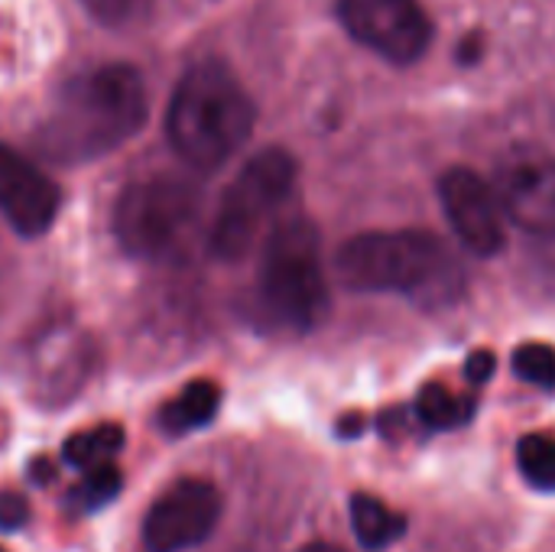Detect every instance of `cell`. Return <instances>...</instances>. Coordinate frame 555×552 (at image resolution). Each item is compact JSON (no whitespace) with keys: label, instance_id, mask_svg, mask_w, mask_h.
<instances>
[{"label":"cell","instance_id":"6da1fadb","mask_svg":"<svg viewBox=\"0 0 555 552\" xmlns=\"http://www.w3.org/2000/svg\"><path fill=\"white\" fill-rule=\"evenodd\" d=\"M146 114L143 75L127 62L101 65L59 91L36 130V150L55 163H88L127 143L146 124Z\"/></svg>","mask_w":555,"mask_h":552},{"label":"cell","instance_id":"7a4b0ae2","mask_svg":"<svg viewBox=\"0 0 555 552\" xmlns=\"http://www.w3.org/2000/svg\"><path fill=\"white\" fill-rule=\"evenodd\" d=\"M257 107L237 75L218 62H195L176 85L166 111V137L179 159L198 172L221 169L250 137Z\"/></svg>","mask_w":555,"mask_h":552},{"label":"cell","instance_id":"3957f363","mask_svg":"<svg viewBox=\"0 0 555 552\" xmlns=\"http://www.w3.org/2000/svg\"><path fill=\"white\" fill-rule=\"evenodd\" d=\"M257 293L263 312L289 332H312L328 312V283L319 254V228L309 218L273 224L263 244Z\"/></svg>","mask_w":555,"mask_h":552},{"label":"cell","instance_id":"277c9868","mask_svg":"<svg viewBox=\"0 0 555 552\" xmlns=\"http://www.w3.org/2000/svg\"><path fill=\"white\" fill-rule=\"evenodd\" d=\"M296 185V159L283 146H267L250 156L234 182L224 189L208 247L218 260L234 264L254 251L263 228L276 215V208L289 198Z\"/></svg>","mask_w":555,"mask_h":552},{"label":"cell","instance_id":"5b68a950","mask_svg":"<svg viewBox=\"0 0 555 552\" xmlns=\"http://www.w3.org/2000/svg\"><path fill=\"white\" fill-rule=\"evenodd\" d=\"M446 264V247L429 231H364L338 247L335 273L354 293H416Z\"/></svg>","mask_w":555,"mask_h":552},{"label":"cell","instance_id":"8992f818","mask_svg":"<svg viewBox=\"0 0 555 552\" xmlns=\"http://www.w3.org/2000/svg\"><path fill=\"white\" fill-rule=\"evenodd\" d=\"M202 208V192L192 179L159 172L124 185L114 205V238L124 254L156 260L179 247Z\"/></svg>","mask_w":555,"mask_h":552},{"label":"cell","instance_id":"52a82bcc","mask_svg":"<svg viewBox=\"0 0 555 552\" xmlns=\"http://www.w3.org/2000/svg\"><path fill=\"white\" fill-rule=\"evenodd\" d=\"M504 215L527 234L555 238V156L540 143H514L494 166Z\"/></svg>","mask_w":555,"mask_h":552},{"label":"cell","instance_id":"ba28073f","mask_svg":"<svg viewBox=\"0 0 555 552\" xmlns=\"http://www.w3.org/2000/svg\"><path fill=\"white\" fill-rule=\"evenodd\" d=\"M345 29L377 55L410 65L426 55L433 23L416 0H338Z\"/></svg>","mask_w":555,"mask_h":552},{"label":"cell","instance_id":"9c48e42d","mask_svg":"<svg viewBox=\"0 0 555 552\" xmlns=\"http://www.w3.org/2000/svg\"><path fill=\"white\" fill-rule=\"evenodd\" d=\"M221 491L205 478H182L166 488L143 517L150 552H185L211 537L221 521Z\"/></svg>","mask_w":555,"mask_h":552},{"label":"cell","instance_id":"30bf717a","mask_svg":"<svg viewBox=\"0 0 555 552\" xmlns=\"http://www.w3.org/2000/svg\"><path fill=\"white\" fill-rule=\"evenodd\" d=\"M439 202L442 211L459 234V241L478 254V257H494L507 238H504V208L498 202V192L491 182H485L478 172L465 166H452L439 179Z\"/></svg>","mask_w":555,"mask_h":552},{"label":"cell","instance_id":"8fae6325","mask_svg":"<svg viewBox=\"0 0 555 552\" xmlns=\"http://www.w3.org/2000/svg\"><path fill=\"white\" fill-rule=\"evenodd\" d=\"M55 182L23 153L0 143V211L10 228L23 238H39L59 215Z\"/></svg>","mask_w":555,"mask_h":552},{"label":"cell","instance_id":"7c38bea8","mask_svg":"<svg viewBox=\"0 0 555 552\" xmlns=\"http://www.w3.org/2000/svg\"><path fill=\"white\" fill-rule=\"evenodd\" d=\"M218 407H221V387L215 381H192L159 410L156 423L169 436H185L192 429L208 426Z\"/></svg>","mask_w":555,"mask_h":552},{"label":"cell","instance_id":"4fadbf2b","mask_svg":"<svg viewBox=\"0 0 555 552\" xmlns=\"http://www.w3.org/2000/svg\"><path fill=\"white\" fill-rule=\"evenodd\" d=\"M351 527L361 547L367 550H384L397 540H403L406 534V517L390 511L380 498L358 491L351 498Z\"/></svg>","mask_w":555,"mask_h":552},{"label":"cell","instance_id":"5bb4252c","mask_svg":"<svg viewBox=\"0 0 555 552\" xmlns=\"http://www.w3.org/2000/svg\"><path fill=\"white\" fill-rule=\"evenodd\" d=\"M413 413L433 433H439V429H459V426H465L475 416V400L465 397V394L449 390L446 384H426L420 390L416 403H413Z\"/></svg>","mask_w":555,"mask_h":552},{"label":"cell","instance_id":"9a60e30c","mask_svg":"<svg viewBox=\"0 0 555 552\" xmlns=\"http://www.w3.org/2000/svg\"><path fill=\"white\" fill-rule=\"evenodd\" d=\"M127 436H124V426L117 423H98L91 429H81L75 436L65 439L62 446V462L85 472V468H94L101 462H111L120 449H124Z\"/></svg>","mask_w":555,"mask_h":552},{"label":"cell","instance_id":"2e32d148","mask_svg":"<svg viewBox=\"0 0 555 552\" xmlns=\"http://www.w3.org/2000/svg\"><path fill=\"white\" fill-rule=\"evenodd\" d=\"M124 488V475L114 462H101L94 468L81 472V482L65 495V508L72 514H94L101 508H107Z\"/></svg>","mask_w":555,"mask_h":552},{"label":"cell","instance_id":"e0dca14e","mask_svg":"<svg viewBox=\"0 0 555 552\" xmlns=\"http://www.w3.org/2000/svg\"><path fill=\"white\" fill-rule=\"evenodd\" d=\"M517 465L530 488L555 491V429L524 436L517 446Z\"/></svg>","mask_w":555,"mask_h":552},{"label":"cell","instance_id":"ac0fdd59","mask_svg":"<svg viewBox=\"0 0 555 552\" xmlns=\"http://www.w3.org/2000/svg\"><path fill=\"white\" fill-rule=\"evenodd\" d=\"M514 374L533 387L555 390V348L543 342H527L514 351Z\"/></svg>","mask_w":555,"mask_h":552},{"label":"cell","instance_id":"d6986e66","mask_svg":"<svg viewBox=\"0 0 555 552\" xmlns=\"http://www.w3.org/2000/svg\"><path fill=\"white\" fill-rule=\"evenodd\" d=\"M143 3L146 0H85L88 13L94 20L107 23V26H124V23L137 20L140 10H143Z\"/></svg>","mask_w":555,"mask_h":552},{"label":"cell","instance_id":"ffe728a7","mask_svg":"<svg viewBox=\"0 0 555 552\" xmlns=\"http://www.w3.org/2000/svg\"><path fill=\"white\" fill-rule=\"evenodd\" d=\"M29 524V501L16 491L0 495V534H13Z\"/></svg>","mask_w":555,"mask_h":552},{"label":"cell","instance_id":"44dd1931","mask_svg":"<svg viewBox=\"0 0 555 552\" xmlns=\"http://www.w3.org/2000/svg\"><path fill=\"white\" fill-rule=\"evenodd\" d=\"M494 355L491 351H475V355H468V361H465V377L472 381V384H485L491 374H494Z\"/></svg>","mask_w":555,"mask_h":552},{"label":"cell","instance_id":"7402d4cb","mask_svg":"<svg viewBox=\"0 0 555 552\" xmlns=\"http://www.w3.org/2000/svg\"><path fill=\"white\" fill-rule=\"evenodd\" d=\"M29 475H33V482H36V485H49V482L55 478V465H52L49 459H36Z\"/></svg>","mask_w":555,"mask_h":552},{"label":"cell","instance_id":"603a6c76","mask_svg":"<svg viewBox=\"0 0 555 552\" xmlns=\"http://www.w3.org/2000/svg\"><path fill=\"white\" fill-rule=\"evenodd\" d=\"M361 416H345V423L338 426L341 429V436H361Z\"/></svg>","mask_w":555,"mask_h":552},{"label":"cell","instance_id":"cb8c5ba5","mask_svg":"<svg viewBox=\"0 0 555 552\" xmlns=\"http://www.w3.org/2000/svg\"><path fill=\"white\" fill-rule=\"evenodd\" d=\"M299 552H345L341 547H332V543H309V547H302Z\"/></svg>","mask_w":555,"mask_h":552},{"label":"cell","instance_id":"d4e9b609","mask_svg":"<svg viewBox=\"0 0 555 552\" xmlns=\"http://www.w3.org/2000/svg\"><path fill=\"white\" fill-rule=\"evenodd\" d=\"M0 552H7V550H0Z\"/></svg>","mask_w":555,"mask_h":552}]
</instances>
